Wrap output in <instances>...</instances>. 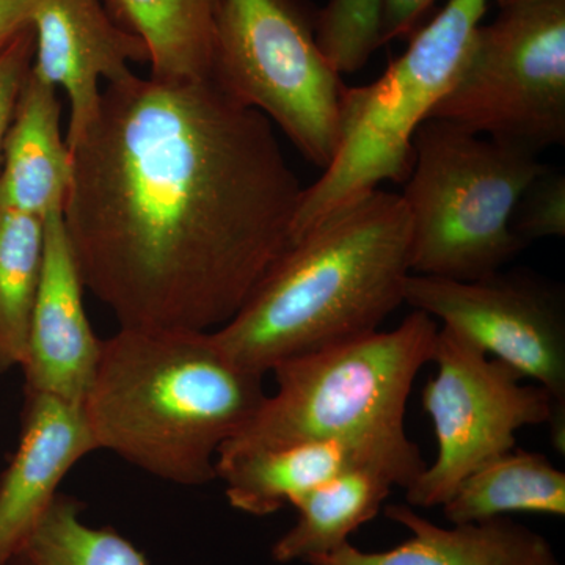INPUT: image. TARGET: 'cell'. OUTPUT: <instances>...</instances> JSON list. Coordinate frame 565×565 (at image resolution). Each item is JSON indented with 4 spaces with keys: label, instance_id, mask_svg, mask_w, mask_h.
<instances>
[{
    "label": "cell",
    "instance_id": "cell-24",
    "mask_svg": "<svg viewBox=\"0 0 565 565\" xmlns=\"http://www.w3.org/2000/svg\"><path fill=\"white\" fill-rule=\"evenodd\" d=\"M32 61L33 33L29 25L6 46L0 47V163L18 99L31 74Z\"/></svg>",
    "mask_w": 565,
    "mask_h": 565
},
{
    "label": "cell",
    "instance_id": "cell-15",
    "mask_svg": "<svg viewBox=\"0 0 565 565\" xmlns=\"http://www.w3.org/2000/svg\"><path fill=\"white\" fill-rule=\"evenodd\" d=\"M386 519L412 535L384 552H363L351 542L308 565H561L548 539L509 516L451 527L424 519L414 505L385 508Z\"/></svg>",
    "mask_w": 565,
    "mask_h": 565
},
{
    "label": "cell",
    "instance_id": "cell-11",
    "mask_svg": "<svg viewBox=\"0 0 565 565\" xmlns=\"http://www.w3.org/2000/svg\"><path fill=\"white\" fill-rule=\"evenodd\" d=\"M31 29L33 76L62 88L70 103L71 151L98 115L102 81L131 76V63H148V51L118 24L104 0H35Z\"/></svg>",
    "mask_w": 565,
    "mask_h": 565
},
{
    "label": "cell",
    "instance_id": "cell-26",
    "mask_svg": "<svg viewBox=\"0 0 565 565\" xmlns=\"http://www.w3.org/2000/svg\"><path fill=\"white\" fill-rule=\"evenodd\" d=\"M35 0H0V47L31 25Z\"/></svg>",
    "mask_w": 565,
    "mask_h": 565
},
{
    "label": "cell",
    "instance_id": "cell-10",
    "mask_svg": "<svg viewBox=\"0 0 565 565\" xmlns=\"http://www.w3.org/2000/svg\"><path fill=\"white\" fill-rule=\"evenodd\" d=\"M404 303L440 319L487 355L537 382L552 397L550 437L564 455L565 299L559 286L503 270L470 281L411 274Z\"/></svg>",
    "mask_w": 565,
    "mask_h": 565
},
{
    "label": "cell",
    "instance_id": "cell-21",
    "mask_svg": "<svg viewBox=\"0 0 565 565\" xmlns=\"http://www.w3.org/2000/svg\"><path fill=\"white\" fill-rule=\"evenodd\" d=\"M82 509L76 498L57 493L7 565H148L129 539L85 523Z\"/></svg>",
    "mask_w": 565,
    "mask_h": 565
},
{
    "label": "cell",
    "instance_id": "cell-23",
    "mask_svg": "<svg viewBox=\"0 0 565 565\" xmlns=\"http://www.w3.org/2000/svg\"><path fill=\"white\" fill-rule=\"evenodd\" d=\"M512 230L526 245L535 239L565 236V177L546 169L520 196Z\"/></svg>",
    "mask_w": 565,
    "mask_h": 565
},
{
    "label": "cell",
    "instance_id": "cell-1",
    "mask_svg": "<svg viewBox=\"0 0 565 565\" xmlns=\"http://www.w3.org/2000/svg\"><path fill=\"white\" fill-rule=\"evenodd\" d=\"M71 156L63 226L120 327L214 332L291 244L303 188L274 125L212 79L107 84Z\"/></svg>",
    "mask_w": 565,
    "mask_h": 565
},
{
    "label": "cell",
    "instance_id": "cell-27",
    "mask_svg": "<svg viewBox=\"0 0 565 565\" xmlns=\"http://www.w3.org/2000/svg\"><path fill=\"white\" fill-rule=\"evenodd\" d=\"M519 2H539V0H498V6H504V3H519Z\"/></svg>",
    "mask_w": 565,
    "mask_h": 565
},
{
    "label": "cell",
    "instance_id": "cell-3",
    "mask_svg": "<svg viewBox=\"0 0 565 565\" xmlns=\"http://www.w3.org/2000/svg\"><path fill=\"white\" fill-rule=\"evenodd\" d=\"M263 381L211 332L120 327L103 340L82 408L96 449L162 481L204 486L217 479L222 446L266 399Z\"/></svg>",
    "mask_w": 565,
    "mask_h": 565
},
{
    "label": "cell",
    "instance_id": "cell-4",
    "mask_svg": "<svg viewBox=\"0 0 565 565\" xmlns=\"http://www.w3.org/2000/svg\"><path fill=\"white\" fill-rule=\"evenodd\" d=\"M548 167L437 118L414 137L403 200L412 221L411 270L470 281L503 269L526 244L512 230L520 196Z\"/></svg>",
    "mask_w": 565,
    "mask_h": 565
},
{
    "label": "cell",
    "instance_id": "cell-8",
    "mask_svg": "<svg viewBox=\"0 0 565 565\" xmlns=\"http://www.w3.org/2000/svg\"><path fill=\"white\" fill-rule=\"evenodd\" d=\"M429 118L533 156L563 145L565 0L500 6Z\"/></svg>",
    "mask_w": 565,
    "mask_h": 565
},
{
    "label": "cell",
    "instance_id": "cell-20",
    "mask_svg": "<svg viewBox=\"0 0 565 565\" xmlns=\"http://www.w3.org/2000/svg\"><path fill=\"white\" fill-rule=\"evenodd\" d=\"M44 241V218L0 210V374L24 362Z\"/></svg>",
    "mask_w": 565,
    "mask_h": 565
},
{
    "label": "cell",
    "instance_id": "cell-16",
    "mask_svg": "<svg viewBox=\"0 0 565 565\" xmlns=\"http://www.w3.org/2000/svg\"><path fill=\"white\" fill-rule=\"evenodd\" d=\"M57 88L32 70L14 109L0 163V210L46 218L63 212L73 156L62 134Z\"/></svg>",
    "mask_w": 565,
    "mask_h": 565
},
{
    "label": "cell",
    "instance_id": "cell-22",
    "mask_svg": "<svg viewBox=\"0 0 565 565\" xmlns=\"http://www.w3.org/2000/svg\"><path fill=\"white\" fill-rule=\"evenodd\" d=\"M382 0H329L315 21L316 40L334 70L352 74L381 44Z\"/></svg>",
    "mask_w": 565,
    "mask_h": 565
},
{
    "label": "cell",
    "instance_id": "cell-17",
    "mask_svg": "<svg viewBox=\"0 0 565 565\" xmlns=\"http://www.w3.org/2000/svg\"><path fill=\"white\" fill-rule=\"evenodd\" d=\"M401 479L382 465H362L334 476L294 503L296 523L275 542L273 559L307 563L348 544L353 531L381 512Z\"/></svg>",
    "mask_w": 565,
    "mask_h": 565
},
{
    "label": "cell",
    "instance_id": "cell-13",
    "mask_svg": "<svg viewBox=\"0 0 565 565\" xmlns=\"http://www.w3.org/2000/svg\"><path fill=\"white\" fill-rule=\"evenodd\" d=\"M43 270L25 348V393H43L82 405L90 390L103 340L93 332L84 305V281L62 212L44 218Z\"/></svg>",
    "mask_w": 565,
    "mask_h": 565
},
{
    "label": "cell",
    "instance_id": "cell-7",
    "mask_svg": "<svg viewBox=\"0 0 565 565\" xmlns=\"http://www.w3.org/2000/svg\"><path fill=\"white\" fill-rule=\"evenodd\" d=\"M210 79L327 169L341 140L345 85L296 0H221Z\"/></svg>",
    "mask_w": 565,
    "mask_h": 565
},
{
    "label": "cell",
    "instance_id": "cell-19",
    "mask_svg": "<svg viewBox=\"0 0 565 565\" xmlns=\"http://www.w3.org/2000/svg\"><path fill=\"white\" fill-rule=\"evenodd\" d=\"M441 508L451 525L515 512L565 516V473L541 452L511 449L468 475Z\"/></svg>",
    "mask_w": 565,
    "mask_h": 565
},
{
    "label": "cell",
    "instance_id": "cell-2",
    "mask_svg": "<svg viewBox=\"0 0 565 565\" xmlns=\"http://www.w3.org/2000/svg\"><path fill=\"white\" fill-rule=\"evenodd\" d=\"M412 221L403 196L374 189L311 226L212 338L234 363L277 364L373 333L404 303Z\"/></svg>",
    "mask_w": 565,
    "mask_h": 565
},
{
    "label": "cell",
    "instance_id": "cell-6",
    "mask_svg": "<svg viewBox=\"0 0 565 565\" xmlns=\"http://www.w3.org/2000/svg\"><path fill=\"white\" fill-rule=\"evenodd\" d=\"M487 6L489 0H448L377 81L345 88L340 147L321 178L303 189L291 243L382 182L407 181L416 129L455 85Z\"/></svg>",
    "mask_w": 565,
    "mask_h": 565
},
{
    "label": "cell",
    "instance_id": "cell-25",
    "mask_svg": "<svg viewBox=\"0 0 565 565\" xmlns=\"http://www.w3.org/2000/svg\"><path fill=\"white\" fill-rule=\"evenodd\" d=\"M434 0H382L381 44L412 39Z\"/></svg>",
    "mask_w": 565,
    "mask_h": 565
},
{
    "label": "cell",
    "instance_id": "cell-9",
    "mask_svg": "<svg viewBox=\"0 0 565 565\" xmlns=\"http://www.w3.org/2000/svg\"><path fill=\"white\" fill-rule=\"evenodd\" d=\"M433 363L437 374L423 390V408L434 424L438 452L405 501L415 508L444 505L460 482L494 457L515 448L523 427L550 424L552 397L508 364L489 359L462 334L438 329Z\"/></svg>",
    "mask_w": 565,
    "mask_h": 565
},
{
    "label": "cell",
    "instance_id": "cell-12",
    "mask_svg": "<svg viewBox=\"0 0 565 565\" xmlns=\"http://www.w3.org/2000/svg\"><path fill=\"white\" fill-rule=\"evenodd\" d=\"M382 465L407 490L426 468L407 433L300 441L217 460L228 503L255 516L273 515L351 468Z\"/></svg>",
    "mask_w": 565,
    "mask_h": 565
},
{
    "label": "cell",
    "instance_id": "cell-14",
    "mask_svg": "<svg viewBox=\"0 0 565 565\" xmlns=\"http://www.w3.org/2000/svg\"><path fill=\"white\" fill-rule=\"evenodd\" d=\"M95 451L82 405L25 393L20 445L0 479V565L32 533L71 468Z\"/></svg>",
    "mask_w": 565,
    "mask_h": 565
},
{
    "label": "cell",
    "instance_id": "cell-18",
    "mask_svg": "<svg viewBox=\"0 0 565 565\" xmlns=\"http://www.w3.org/2000/svg\"><path fill=\"white\" fill-rule=\"evenodd\" d=\"M111 17L143 41L150 77L210 79L221 0H106Z\"/></svg>",
    "mask_w": 565,
    "mask_h": 565
},
{
    "label": "cell",
    "instance_id": "cell-5",
    "mask_svg": "<svg viewBox=\"0 0 565 565\" xmlns=\"http://www.w3.org/2000/svg\"><path fill=\"white\" fill-rule=\"evenodd\" d=\"M438 326L414 313L390 332L277 364V390L217 460L300 441L405 433L404 416L416 375L433 362Z\"/></svg>",
    "mask_w": 565,
    "mask_h": 565
}]
</instances>
